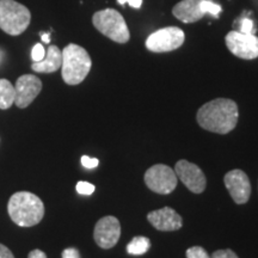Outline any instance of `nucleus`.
<instances>
[{"mask_svg": "<svg viewBox=\"0 0 258 258\" xmlns=\"http://www.w3.org/2000/svg\"><path fill=\"white\" fill-rule=\"evenodd\" d=\"M8 212L16 225L21 227H31L43 219L44 205L35 194L18 191L10 198Z\"/></svg>", "mask_w": 258, "mask_h": 258, "instance_id": "f03ea898", "label": "nucleus"}, {"mask_svg": "<svg viewBox=\"0 0 258 258\" xmlns=\"http://www.w3.org/2000/svg\"><path fill=\"white\" fill-rule=\"evenodd\" d=\"M77 191H78L80 195H91L95 191V185L91 184V183L89 182H83V180H80V182L77 183V186H76Z\"/></svg>", "mask_w": 258, "mask_h": 258, "instance_id": "6ab92c4d", "label": "nucleus"}, {"mask_svg": "<svg viewBox=\"0 0 258 258\" xmlns=\"http://www.w3.org/2000/svg\"><path fill=\"white\" fill-rule=\"evenodd\" d=\"M61 64H62V50L51 44L46 50L43 59L38 62H32L31 70L36 73H54L61 69Z\"/></svg>", "mask_w": 258, "mask_h": 258, "instance_id": "2eb2a0df", "label": "nucleus"}, {"mask_svg": "<svg viewBox=\"0 0 258 258\" xmlns=\"http://www.w3.org/2000/svg\"><path fill=\"white\" fill-rule=\"evenodd\" d=\"M121 235V225L117 218L104 217L95 226L93 238L102 249H111L117 244Z\"/></svg>", "mask_w": 258, "mask_h": 258, "instance_id": "1a4fd4ad", "label": "nucleus"}, {"mask_svg": "<svg viewBox=\"0 0 258 258\" xmlns=\"http://www.w3.org/2000/svg\"><path fill=\"white\" fill-rule=\"evenodd\" d=\"M42 36V41L44 42V43H49L50 42V35L49 34H41Z\"/></svg>", "mask_w": 258, "mask_h": 258, "instance_id": "cd10ccee", "label": "nucleus"}, {"mask_svg": "<svg viewBox=\"0 0 258 258\" xmlns=\"http://www.w3.org/2000/svg\"><path fill=\"white\" fill-rule=\"evenodd\" d=\"M186 258H211L203 247L192 246L186 250Z\"/></svg>", "mask_w": 258, "mask_h": 258, "instance_id": "a211bd4d", "label": "nucleus"}, {"mask_svg": "<svg viewBox=\"0 0 258 258\" xmlns=\"http://www.w3.org/2000/svg\"><path fill=\"white\" fill-rule=\"evenodd\" d=\"M28 258H47V256L43 251L36 249V250H32L31 252L29 253Z\"/></svg>", "mask_w": 258, "mask_h": 258, "instance_id": "a878e982", "label": "nucleus"}, {"mask_svg": "<svg viewBox=\"0 0 258 258\" xmlns=\"http://www.w3.org/2000/svg\"><path fill=\"white\" fill-rule=\"evenodd\" d=\"M225 185L237 205H244L251 195V183L246 173L241 170H232L225 175Z\"/></svg>", "mask_w": 258, "mask_h": 258, "instance_id": "f8f14e48", "label": "nucleus"}, {"mask_svg": "<svg viewBox=\"0 0 258 258\" xmlns=\"http://www.w3.org/2000/svg\"><path fill=\"white\" fill-rule=\"evenodd\" d=\"M82 164L86 169H95L98 166L99 160L97 158H90L89 156H83L82 157Z\"/></svg>", "mask_w": 258, "mask_h": 258, "instance_id": "4be33fe9", "label": "nucleus"}, {"mask_svg": "<svg viewBox=\"0 0 258 258\" xmlns=\"http://www.w3.org/2000/svg\"><path fill=\"white\" fill-rule=\"evenodd\" d=\"M62 258H80L79 251L74 247H69L62 251Z\"/></svg>", "mask_w": 258, "mask_h": 258, "instance_id": "b1692460", "label": "nucleus"}, {"mask_svg": "<svg viewBox=\"0 0 258 258\" xmlns=\"http://www.w3.org/2000/svg\"><path fill=\"white\" fill-rule=\"evenodd\" d=\"M212 258H239L235 254L234 251H232L230 249L227 250H218L213 253Z\"/></svg>", "mask_w": 258, "mask_h": 258, "instance_id": "5701e85b", "label": "nucleus"}, {"mask_svg": "<svg viewBox=\"0 0 258 258\" xmlns=\"http://www.w3.org/2000/svg\"><path fill=\"white\" fill-rule=\"evenodd\" d=\"M91 66V57L83 47L70 43L63 48L61 73L67 85H78L83 83L88 77Z\"/></svg>", "mask_w": 258, "mask_h": 258, "instance_id": "7ed1b4c3", "label": "nucleus"}, {"mask_svg": "<svg viewBox=\"0 0 258 258\" xmlns=\"http://www.w3.org/2000/svg\"><path fill=\"white\" fill-rule=\"evenodd\" d=\"M15 90V104L21 109L28 108L35 101V98L40 95L42 90V82L36 76L24 74V76L19 77L17 79Z\"/></svg>", "mask_w": 258, "mask_h": 258, "instance_id": "9b49d317", "label": "nucleus"}, {"mask_svg": "<svg viewBox=\"0 0 258 258\" xmlns=\"http://www.w3.org/2000/svg\"><path fill=\"white\" fill-rule=\"evenodd\" d=\"M203 0H182L172 9V15L183 23H195L206 15Z\"/></svg>", "mask_w": 258, "mask_h": 258, "instance_id": "4468645a", "label": "nucleus"}, {"mask_svg": "<svg viewBox=\"0 0 258 258\" xmlns=\"http://www.w3.org/2000/svg\"><path fill=\"white\" fill-rule=\"evenodd\" d=\"M44 55H46V49H44L43 46L41 43L35 44L34 48L31 50V59L34 62H38L43 59Z\"/></svg>", "mask_w": 258, "mask_h": 258, "instance_id": "412c9836", "label": "nucleus"}, {"mask_svg": "<svg viewBox=\"0 0 258 258\" xmlns=\"http://www.w3.org/2000/svg\"><path fill=\"white\" fill-rule=\"evenodd\" d=\"M151 247V241L146 237H135L127 245V252L133 256H140L146 253Z\"/></svg>", "mask_w": 258, "mask_h": 258, "instance_id": "f3484780", "label": "nucleus"}, {"mask_svg": "<svg viewBox=\"0 0 258 258\" xmlns=\"http://www.w3.org/2000/svg\"><path fill=\"white\" fill-rule=\"evenodd\" d=\"M226 46L233 55L244 60L258 57V37L254 34H244L232 30L225 37Z\"/></svg>", "mask_w": 258, "mask_h": 258, "instance_id": "6e6552de", "label": "nucleus"}, {"mask_svg": "<svg viewBox=\"0 0 258 258\" xmlns=\"http://www.w3.org/2000/svg\"><path fill=\"white\" fill-rule=\"evenodd\" d=\"M92 24L102 35L117 43H127L131 38L123 16L114 9L97 11L92 16Z\"/></svg>", "mask_w": 258, "mask_h": 258, "instance_id": "39448f33", "label": "nucleus"}, {"mask_svg": "<svg viewBox=\"0 0 258 258\" xmlns=\"http://www.w3.org/2000/svg\"><path fill=\"white\" fill-rule=\"evenodd\" d=\"M125 3H128L129 6L134 9H140L143 5V0H125Z\"/></svg>", "mask_w": 258, "mask_h": 258, "instance_id": "bb28decb", "label": "nucleus"}, {"mask_svg": "<svg viewBox=\"0 0 258 258\" xmlns=\"http://www.w3.org/2000/svg\"><path fill=\"white\" fill-rule=\"evenodd\" d=\"M239 110L237 103L228 98H217L203 104L198 111L199 124L206 131L227 134L237 125Z\"/></svg>", "mask_w": 258, "mask_h": 258, "instance_id": "f257e3e1", "label": "nucleus"}, {"mask_svg": "<svg viewBox=\"0 0 258 258\" xmlns=\"http://www.w3.org/2000/svg\"><path fill=\"white\" fill-rule=\"evenodd\" d=\"M238 31L244 32V34H254V32H256V27H254L252 19L244 18L243 21L240 22V28Z\"/></svg>", "mask_w": 258, "mask_h": 258, "instance_id": "aec40b11", "label": "nucleus"}, {"mask_svg": "<svg viewBox=\"0 0 258 258\" xmlns=\"http://www.w3.org/2000/svg\"><path fill=\"white\" fill-rule=\"evenodd\" d=\"M31 14L27 6L16 0H0V29L11 36H18L27 30Z\"/></svg>", "mask_w": 258, "mask_h": 258, "instance_id": "20e7f679", "label": "nucleus"}, {"mask_svg": "<svg viewBox=\"0 0 258 258\" xmlns=\"http://www.w3.org/2000/svg\"><path fill=\"white\" fill-rule=\"evenodd\" d=\"M147 220L158 231H177L182 227L183 220L176 211L170 207H164L158 211L151 212L147 215Z\"/></svg>", "mask_w": 258, "mask_h": 258, "instance_id": "ddd939ff", "label": "nucleus"}, {"mask_svg": "<svg viewBox=\"0 0 258 258\" xmlns=\"http://www.w3.org/2000/svg\"><path fill=\"white\" fill-rule=\"evenodd\" d=\"M15 86L8 79H0V109L6 110L15 103Z\"/></svg>", "mask_w": 258, "mask_h": 258, "instance_id": "dca6fc26", "label": "nucleus"}, {"mask_svg": "<svg viewBox=\"0 0 258 258\" xmlns=\"http://www.w3.org/2000/svg\"><path fill=\"white\" fill-rule=\"evenodd\" d=\"M3 59H4V53H3V50L0 49V63H2Z\"/></svg>", "mask_w": 258, "mask_h": 258, "instance_id": "c85d7f7f", "label": "nucleus"}, {"mask_svg": "<svg viewBox=\"0 0 258 258\" xmlns=\"http://www.w3.org/2000/svg\"><path fill=\"white\" fill-rule=\"evenodd\" d=\"M175 172L183 184L194 194H201L206 189L207 180L203 171L195 164L189 163L188 160H179L175 166Z\"/></svg>", "mask_w": 258, "mask_h": 258, "instance_id": "9d476101", "label": "nucleus"}, {"mask_svg": "<svg viewBox=\"0 0 258 258\" xmlns=\"http://www.w3.org/2000/svg\"><path fill=\"white\" fill-rule=\"evenodd\" d=\"M185 34L180 28L166 27L151 34L146 40V48L153 53H167L178 49L184 43Z\"/></svg>", "mask_w": 258, "mask_h": 258, "instance_id": "423d86ee", "label": "nucleus"}, {"mask_svg": "<svg viewBox=\"0 0 258 258\" xmlns=\"http://www.w3.org/2000/svg\"><path fill=\"white\" fill-rule=\"evenodd\" d=\"M0 258H15L14 253L10 251L9 247H6L5 245L0 244Z\"/></svg>", "mask_w": 258, "mask_h": 258, "instance_id": "393cba45", "label": "nucleus"}, {"mask_svg": "<svg viewBox=\"0 0 258 258\" xmlns=\"http://www.w3.org/2000/svg\"><path fill=\"white\" fill-rule=\"evenodd\" d=\"M178 177L170 166L156 164L145 173V183L152 191L157 194H171L176 189Z\"/></svg>", "mask_w": 258, "mask_h": 258, "instance_id": "0eeeda50", "label": "nucleus"}]
</instances>
